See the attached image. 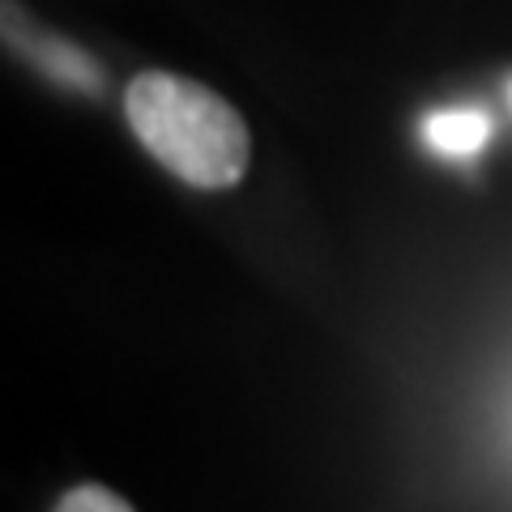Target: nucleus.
<instances>
[{"mask_svg":"<svg viewBox=\"0 0 512 512\" xmlns=\"http://www.w3.org/2000/svg\"><path fill=\"white\" fill-rule=\"evenodd\" d=\"M124 116L146 154L192 188H235L252 163L244 116L218 90L192 77L163 69L137 73L124 90Z\"/></svg>","mask_w":512,"mask_h":512,"instance_id":"nucleus-1","label":"nucleus"},{"mask_svg":"<svg viewBox=\"0 0 512 512\" xmlns=\"http://www.w3.org/2000/svg\"><path fill=\"white\" fill-rule=\"evenodd\" d=\"M5 30H9V43L18 47V52L35 64V69H43L47 77H56L60 86L69 90H82V94H99L103 90V69L94 64L86 52H77V47H69L64 39H52V35H39V30H30L18 13H5Z\"/></svg>","mask_w":512,"mask_h":512,"instance_id":"nucleus-2","label":"nucleus"},{"mask_svg":"<svg viewBox=\"0 0 512 512\" xmlns=\"http://www.w3.org/2000/svg\"><path fill=\"white\" fill-rule=\"evenodd\" d=\"M423 137L440 158H474L487 150L491 120L474 107H444L436 116H427Z\"/></svg>","mask_w":512,"mask_h":512,"instance_id":"nucleus-3","label":"nucleus"},{"mask_svg":"<svg viewBox=\"0 0 512 512\" xmlns=\"http://www.w3.org/2000/svg\"><path fill=\"white\" fill-rule=\"evenodd\" d=\"M52 512H133V504L116 495L111 487H99V483H82L73 491L60 495V504Z\"/></svg>","mask_w":512,"mask_h":512,"instance_id":"nucleus-4","label":"nucleus"}]
</instances>
